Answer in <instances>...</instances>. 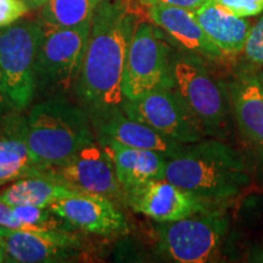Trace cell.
<instances>
[{"label": "cell", "instance_id": "cell-25", "mask_svg": "<svg viewBox=\"0 0 263 263\" xmlns=\"http://www.w3.org/2000/svg\"><path fill=\"white\" fill-rule=\"evenodd\" d=\"M29 10L24 0H0V28L15 24Z\"/></svg>", "mask_w": 263, "mask_h": 263}, {"label": "cell", "instance_id": "cell-6", "mask_svg": "<svg viewBox=\"0 0 263 263\" xmlns=\"http://www.w3.org/2000/svg\"><path fill=\"white\" fill-rule=\"evenodd\" d=\"M229 228L224 212L206 211L157 226L159 248L164 257L178 263L215 261Z\"/></svg>", "mask_w": 263, "mask_h": 263}, {"label": "cell", "instance_id": "cell-7", "mask_svg": "<svg viewBox=\"0 0 263 263\" xmlns=\"http://www.w3.org/2000/svg\"><path fill=\"white\" fill-rule=\"evenodd\" d=\"M90 27L91 21L67 28L44 25L35 67L37 88L66 90L78 83Z\"/></svg>", "mask_w": 263, "mask_h": 263}, {"label": "cell", "instance_id": "cell-4", "mask_svg": "<svg viewBox=\"0 0 263 263\" xmlns=\"http://www.w3.org/2000/svg\"><path fill=\"white\" fill-rule=\"evenodd\" d=\"M173 89L202 137L222 139L229 126V95L201 59L184 55L172 62Z\"/></svg>", "mask_w": 263, "mask_h": 263}, {"label": "cell", "instance_id": "cell-23", "mask_svg": "<svg viewBox=\"0 0 263 263\" xmlns=\"http://www.w3.org/2000/svg\"><path fill=\"white\" fill-rule=\"evenodd\" d=\"M242 51L251 64L263 65V16L250 28Z\"/></svg>", "mask_w": 263, "mask_h": 263}, {"label": "cell", "instance_id": "cell-1", "mask_svg": "<svg viewBox=\"0 0 263 263\" xmlns=\"http://www.w3.org/2000/svg\"><path fill=\"white\" fill-rule=\"evenodd\" d=\"M138 22L132 0H101L95 10L77 83L91 112L122 104L124 62Z\"/></svg>", "mask_w": 263, "mask_h": 263}, {"label": "cell", "instance_id": "cell-19", "mask_svg": "<svg viewBox=\"0 0 263 263\" xmlns=\"http://www.w3.org/2000/svg\"><path fill=\"white\" fill-rule=\"evenodd\" d=\"M207 37L226 57H238L244 50L250 22L210 2L194 11Z\"/></svg>", "mask_w": 263, "mask_h": 263}, {"label": "cell", "instance_id": "cell-10", "mask_svg": "<svg viewBox=\"0 0 263 263\" xmlns=\"http://www.w3.org/2000/svg\"><path fill=\"white\" fill-rule=\"evenodd\" d=\"M48 172L77 192L97 194L112 201H126V194L118 182L112 161L95 140L82 147L64 164Z\"/></svg>", "mask_w": 263, "mask_h": 263}, {"label": "cell", "instance_id": "cell-8", "mask_svg": "<svg viewBox=\"0 0 263 263\" xmlns=\"http://www.w3.org/2000/svg\"><path fill=\"white\" fill-rule=\"evenodd\" d=\"M170 49L150 22H138L122 77L123 99H137L159 88H173Z\"/></svg>", "mask_w": 263, "mask_h": 263}, {"label": "cell", "instance_id": "cell-15", "mask_svg": "<svg viewBox=\"0 0 263 263\" xmlns=\"http://www.w3.org/2000/svg\"><path fill=\"white\" fill-rule=\"evenodd\" d=\"M147 17L184 50L210 60H222L224 55L207 37L194 11L176 6L154 5L146 8Z\"/></svg>", "mask_w": 263, "mask_h": 263}, {"label": "cell", "instance_id": "cell-9", "mask_svg": "<svg viewBox=\"0 0 263 263\" xmlns=\"http://www.w3.org/2000/svg\"><path fill=\"white\" fill-rule=\"evenodd\" d=\"M120 107L128 117L182 144L203 139L173 88H159L132 100L123 99Z\"/></svg>", "mask_w": 263, "mask_h": 263}, {"label": "cell", "instance_id": "cell-21", "mask_svg": "<svg viewBox=\"0 0 263 263\" xmlns=\"http://www.w3.org/2000/svg\"><path fill=\"white\" fill-rule=\"evenodd\" d=\"M101 0H47L42 6L43 24L67 28L93 20Z\"/></svg>", "mask_w": 263, "mask_h": 263}, {"label": "cell", "instance_id": "cell-13", "mask_svg": "<svg viewBox=\"0 0 263 263\" xmlns=\"http://www.w3.org/2000/svg\"><path fill=\"white\" fill-rule=\"evenodd\" d=\"M72 228L98 235H115L126 232L123 213L108 197L91 193H77L64 197L50 206Z\"/></svg>", "mask_w": 263, "mask_h": 263}, {"label": "cell", "instance_id": "cell-26", "mask_svg": "<svg viewBox=\"0 0 263 263\" xmlns=\"http://www.w3.org/2000/svg\"><path fill=\"white\" fill-rule=\"evenodd\" d=\"M213 2V0H138L140 5L154 6V5H166V6H176V8L188 9L192 11H195L199 8H201L207 3Z\"/></svg>", "mask_w": 263, "mask_h": 263}, {"label": "cell", "instance_id": "cell-22", "mask_svg": "<svg viewBox=\"0 0 263 263\" xmlns=\"http://www.w3.org/2000/svg\"><path fill=\"white\" fill-rule=\"evenodd\" d=\"M14 215L31 230H72L73 228L54 213L50 207L31 205L11 206Z\"/></svg>", "mask_w": 263, "mask_h": 263}, {"label": "cell", "instance_id": "cell-14", "mask_svg": "<svg viewBox=\"0 0 263 263\" xmlns=\"http://www.w3.org/2000/svg\"><path fill=\"white\" fill-rule=\"evenodd\" d=\"M97 138H105L124 146L153 150L167 157L178 155L186 144L163 136L147 126L128 117L120 106L91 112Z\"/></svg>", "mask_w": 263, "mask_h": 263}, {"label": "cell", "instance_id": "cell-31", "mask_svg": "<svg viewBox=\"0 0 263 263\" xmlns=\"http://www.w3.org/2000/svg\"><path fill=\"white\" fill-rule=\"evenodd\" d=\"M5 261V250L3 249V246L0 245V262Z\"/></svg>", "mask_w": 263, "mask_h": 263}, {"label": "cell", "instance_id": "cell-17", "mask_svg": "<svg viewBox=\"0 0 263 263\" xmlns=\"http://www.w3.org/2000/svg\"><path fill=\"white\" fill-rule=\"evenodd\" d=\"M228 95L240 130L263 155V87L258 74H240L230 83Z\"/></svg>", "mask_w": 263, "mask_h": 263}, {"label": "cell", "instance_id": "cell-16", "mask_svg": "<svg viewBox=\"0 0 263 263\" xmlns=\"http://www.w3.org/2000/svg\"><path fill=\"white\" fill-rule=\"evenodd\" d=\"M98 143L112 161L117 179L124 194L151 180L163 179L164 167L168 159L163 154L124 146L105 138H98Z\"/></svg>", "mask_w": 263, "mask_h": 263}, {"label": "cell", "instance_id": "cell-28", "mask_svg": "<svg viewBox=\"0 0 263 263\" xmlns=\"http://www.w3.org/2000/svg\"><path fill=\"white\" fill-rule=\"evenodd\" d=\"M249 261H254V262H263V248L261 249H255L252 251V254L250 255Z\"/></svg>", "mask_w": 263, "mask_h": 263}, {"label": "cell", "instance_id": "cell-11", "mask_svg": "<svg viewBox=\"0 0 263 263\" xmlns=\"http://www.w3.org/2000/svg\"><path fill=\"white\" fill-rule=\"evenodd\" d=\"M209 201L166 179L151 180L126 194V202L133 211L159 223L209 211Z\"/></svg>", "mask_w": 263, "mask_h": 263}, {"label": "cell", "instance_id": "cell-3", "mask_svg": "<svg viewBox=\"0 0 263 263\" xmlns=\"http://www.w3.org/2000/svg\"><path fill=\"white\" fill-rule=\"evenodd\" d=\"M26 138L33 161L44 173L95 140L88 115L58 98L33 106L26 120Z\"/></svg>", "mask_w": 263, "mask_h": 263}, {"label": "cell", "instance_id": "cell-32", "mask_svg": "<svg viewBox=\"0 0 263 263\" xmlns=\"http://www.w3.org/2000/svg\"><path fill=\"white\" fill-rule=\"evenodd\" d=\"M258 77H259V81H261V84H262V87H263V71L259 72Z\"/></svg>", "mask_w": 263, "mask_h": 263}, {"label": "cell", "instance_id": "cell-5", "mask_svg": "<svg viewBox=\"0 0 263 263\" xmlns=\"http://www.w3.org/2000/svg\"><path fill=\"white\" fill-rule=\"evenodd\" d=\"M44 25L21 20L0 28V85L11 107L22 110L37 89L35 67Z\"/></svg>", "mask_w": 263, "mask_h": 263}, {"label": "cell", "instance_id": "cell-18", "mask_svg": "<svg viewBox=\"0 0 263 263\" xmlns=\"http://www.w3.org/2000/svg\"><path fill=\"white\" fill-rule=\"evenodd\" d=\"M0 130V185L44 173L33 161L26 138V120L6 118Z\"/></svg>", "mask_w": 263, "mask_h": 263}, {"label": "cell", "instance_id": "cell-29", "mask_svg": "<svg viewBox=\"0 0 263 263\" xmlns=\"http://www.w3.org/2000/svg\"><path fill=\"white\" fill-rule=\"evenodd\" d=\"M10 105L8 103V100H6L4 93H3V89H2V85H0V115L5 111L6 107H9Z\"/></svg>", "mask_w": 263, "mask_h": 263}, {"label": "cell", "instance_id": "cell-20", "mask_svg": "<svg viewBox=\"0 0 263 263\" xmlns=\"http://www.w3.org/2000/svg\"><path fill=\"white\" fill-rule=\"evenodd\" d=\"M80 192L72 189L51 172L18 179L0 194V200L10 206L31 205L50 207L64 197Z\"/></svg>", "mask_w": 263, "mask_h": 263}, {"label": "cell", "instance_id": "cell-27", "mask_svg": "<svg viewBox=\"0 0 263 263\" xmlns=\"http://www.w3.org/2000/svg\"><path fill=\"white\" fill-rule=\"evenodd\" d=\"M0 227H6L11 229H21V230H31L24 222H21L14 215L12 207L8 203L3 202L0 200Z\"/></svg>", "mask_w": 263, "mask_h": 263}, {"label": "cell", "instance_id": "cell-12", "mask_svg": "<svg viewBox=\"0 0 263 263\" xmlns=\"http://www.w3.org/2000/svg\"><path fill=\"white\" fill-rule=\"evenodd\" d=\"M80 238L71 230H21L0 227V245L11 262H61L73 255Z\"/></svg>", "mask_w": 263, "mask_h": 263}, {"label": "cell", "instance_id": "cell-24", "mask_svg": "<svg viewBox=\"0 0 263 263\" xmlns=\"http://www.w3.org/2000/svg\"><path fill=\"white\" fill-rule=\"evenodd\" d=\"M238 17H251L263 12V0H213Z\"/></svg>", "mask_w": 263, "mask_h": 263}, {"label": "cell", "instance_id": "cell-30", "mask_svg": "<svg viewBox=\"0 0 263 263\" xmlns=\"http://www.w3.org/2000/svg\"><path fill=\"white\" fill-rule=\"evenodd\" d=\"M24 2L29 6V9H35L39 8V6H43L47 0H24Z\"/></svg>", "mask_w": 263, "mask_h": 263}, {"label": "cell", "instance_id": "cell-2", "mask_svg": "<svg viewBox=\"0 0 263 263\" xmlns=\"http://www.w3.org/2000/svg\"><path fill=\"white\" fill-rule=\"evenodd\" d=\"M163 179L210 201L239 195L251 182L242 156L215 138L186 144L168 157Z\"/></svg>", "mask_w": 263, "mask_h": 263}]
</instances>
